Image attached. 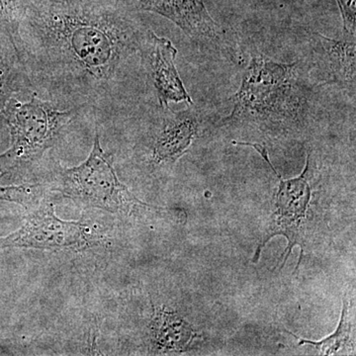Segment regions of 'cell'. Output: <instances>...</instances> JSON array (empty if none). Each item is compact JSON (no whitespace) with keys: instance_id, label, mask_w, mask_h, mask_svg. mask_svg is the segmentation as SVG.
I'll use <instances>...</instances> for the list:
<instances>
[{"instance_id":"cell-15","label":"cell","mask_w":356,"mask_h":356,"mask_svg":"<svg viewBox=\"0 0 356 356\" xmlns=\"http://www.w3.org/2000/svg\"><path fill=\"white\" fill-rule=\"evenodd\" d=\"M343 21V36L356 37V0H336Z\"/></svg>"},{"instance_id":"cell-13","label":"cell","mask_w":356,"mask_h":356,"mask_svg":"<svg viewBox=\"0 0 356 356\" xmlns=\"http://www.w3.org/2000/svg\"><path fill=\"white\" fill-rule=\"evenodd\" d=\"M20 0H0V26L17 53Z\"/></svg>"},{"instance_id":"cell-2","label":"cell","mask_w":356,"mask_h":356,"mask_svg":"<svg viewBox=\"0 0 356 356\" xmlns=\"http://www.w3.org/2000/svg\"><path fill=\"white\" fill-rule=\"evenodd\" d=\"M298 63H281L252 54L243 70L240 88L232 96L227 123L284 125L305 115L307 96L302 88Z\"/></svg>"},{"instance_id":"cell-10","label":"cell","mask_w":356,"mask_h":356,"mask_svg":"<svg viewBox=\"0 0 356 356\" xmlns=\"http://www.w3.org/2000/svg\"><path fill=\"white\" fill-rule=\"evenodd\" d=\"M314 58L321 76L327 81L355 96L356 43L355 38L343 36L341 39L311 33Z\"/></svg>"},{"instance_id":"cell-12","label":"cell","mask_w":356,"mask_h":356,"mask_svg":"<svg viewBox=\"0 0 356 356\" xmlns=\"http://www.w3.org/2000/svg\"><path fill=\"white\" fill-rule=\"evenodd\" d=\"M351 322L350 315H348V303L343 301V312H341V321H339V327L334 334H331L327 339H322L320 341H312L308 339H299V346L302 344H311L315 346L321 355H336L337 351L343 348L351 339Z\"/></svg>"},{"instance_id":"cell-9","label":"cell","mask_w":356,"mask_h":356,"mask_svg":"<svg viewBox=\"0 0 356 356\" xmlns=\"http://www.w3.org/2000/svg\"><path fill=\"white\" fill-rule=\"evenodd\" d=\"M163 117L152 146L151 163L156 166L177 163L198 135L202 117L194 104L173 111L170 107H161Z\"/></svg>"},{"instance_id":"cell-5","label":"cell","mask_w":356,"mask_h":356,"mask_svg":"<svg viewBox=\"0 0 356 356\" xmlns=\"http://www.w3.org/2000/svg\"><path fill=\"white\" fill-rule=\"evenodd\" d=\"M232 143L238 146L254 147L255 151L261 154L262 159L268 163L280 181L277 193H276V212L274 214L275 218H274L273 226L261 245L257 247V252L254 254V262L259 261L262 248H264L266 243L273 236L281 235L284 236L288 241L287 254L283 257L284 261L281 264V267L284 266L294 245H300L301 247V255H300L298 266L296 267L297 270L300 262L303 259L304 254V247L301 243V224L302 222L305 221L307 209L310 204L312 196L311 186L308 182V177H307L309 168H310V154H308L307 156L306 165L301 175L298 177L284 180L280 177V173L271 163L266 147L257 144V143L236 142V140H233Z\"/></svg>"},{"instance_id":"cell-16","label":"cell","mask_w":356,"mask_h":356,"mask_svg":"<svg viewBox=\"0 0 356 356\" xmlns=\"http://www.w3.org/2000/svg\"><path fill=\"white\" fill-rule=\"evenodd\" d=\"M1 57H2V54H1V53H0V58H1Z\"/></svg>"},{"instance_id":"cell-6","label":"cell","mask_w":356,"mask_h":356,"mask_svg":"<svg viewBox=\"0 0 356 356\" xmlns=\"http://www.w3.org/2000/svg\"><path fill=\"white\" fill-rule=\"evenodd\" d=\"M89 236L88 225L60 219L56 216L54 206L46 204L26 218L17 231L0 238V247L65 250L83 247Z\"/></svg>"},{"instance_id":"cell-8","label":"cell","mask_w":356,"mask_h":356,"mask_svg":"<svg viewBox=\"0 0 356 356\" xmlns=\"http://www.w3.org/2000/svg\"><path fill=\"white\" fill-rule=\"evenodd\" d=\"M132 10L163 16L195 42L218 41L221 28L210 15L204 0H124Z\"/></svg>"},{"instance_id":"cell-4","label":"cell","mask_w":356,"mask_h":356,"mask_svg":"<svg viewBox=\"0 0 356 356\" xmlns=\"http://www.w3.org/2000/svg\"><path fill=\"white\" fill-rule=\"evenodd\" d=\"M51 184L65 197L111 213L129 215L163 210L139 200L122 184L111 156L102 149L98 132L88 158L74 168L56 166Z\"/></svg>"},{"instance_id":"cell-11","label":"cell","mask_w":356,"mask_h":356,"mask_svg":"<svg viewBox=\"0 0 356 356\" xmlns=\"http://www.w3.org/2000/svg\"><path fill=\"white\" fill-rule=\"evenodd\" d=\"M154 343L161 350L182 351L191 343L195 332L175 312L163 308L154 311L151 325Z\"/></svg>"},{"instance_id":"cell-14","label":"cell","mask_w":356,"mask_h":356,"mask_svg":"<svg viewBox=\"0 0 356 356\" xmlns=\"http://www.w3.org/2000/svg\"><path fill=\"white\" fill-rule=\"evenodd\" d=\"M39 184H22L18 186H1L0 201H8L28 207L38 197Z\"/></svg>"},{"instance_id":"cell-1","label":"cell","mask_w":356,"mask_h":356,"mask_svg":"<svg viewBox=\"0 0 356 356\" xmlns=\"http://www.w3.org/2000/svg\"><path fill=\"white\" fill-rule=\"evenodd\" d=\"M124 0H20L18 60L72 107L107 106L147 29Z\"/></svg>"},{"instance_id":"cell-7","label":"cell","mask_w":356,"mask_h":356,"mask_svg":"<svg viewBox=\"0 0 356 356\" xmlns=\"http://www.w3.org/2000/svg\"><path fill=\"white\" fill-rule=\"evenodd\" d=\"M177 50L172 41L159 37L147 29L140 50V63L151 84L159 106L168 107L170 103L194 104L178 74L175 58Z\"/></svg>"},{"instance_id":"cell-3","label":"cell","mask_w":356,"mask_h":356,"mask_svg":"<svg viewBox=\"0 0 356 356\" xmlns=\"http://www.w3.org/2000/svg\"><path fill=\"white\" fill-rule=\"evenodd\" d=\"M81 109L60 110L55 102L40 99L35 92L29 102L11 97L0 112L11 135L10 147L0 154V177L38 161Z\"/></svg>"}]
</instances>
